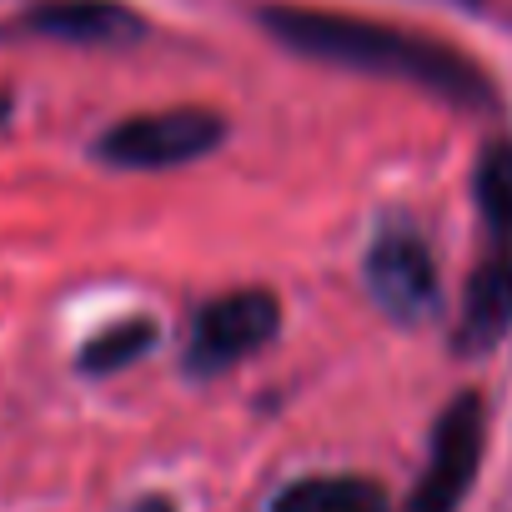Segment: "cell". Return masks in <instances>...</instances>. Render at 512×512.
<instances>
[{
  "mask_svg": "<svg viewBox=\"0 0 512 512\" xmlns=\"http://www.w3.org/2000/svg\"><path fill=\"white\" fill-rule=\"evenodd\" d=\"M256 21L272 31V41H282L287 51L307 61L402 81L467 111L492 106V81L482 76V66H472L457 46L432 41L422 31H402L387 21L347 16V11H312V6H262Z\"/></svg>",
  "mask_w": 512,
  "mask_h": 512,
  "instance_id": "6da1fadb",
  "label": "cell"
},
{
  "mask_svg": "<svg viewBox=\"0 0 512 512\" xmlns=\"http://www.w3.org/2000/svg\"><path fill=\"white\" fill-rule=\"evenodd\" d=\"M226 141V121L206 106H171V111H141L116 126H106L91 141V156L116 171H171L211 156Z\"/></svg>",
  "mask_w": 512,
  "mask_h": 512,
  "instance_id": "7a4b0ae2",
  "label": "cell"
},
{
  "mask_svg": "<svg viewBox=\"0 0 512 512\" xmlns=\"http://www.w3.org/2000/svg\"><path fill=\"white\" fill-rule=\"evenodd\" d=\"M282 332V302L267 287H236L211 297L186 332V372L191 377H216L251 352H262Z\"/></svg>",
  "mask_w": 512,
  "mask_h": 512,
  "instance_id": "3957f363",
  "label": "cell"
},
{
  "mask_svg": "<svg viewBox=\"0 0 512 512\" xmlns=\"http://www.w3.org/2000/svg\"><path fill=\"white\" fill-rule=\"evenodd\" d=\"M482 447H487V407L477 392H457L432 422V447L402 512H457L482 467Z\"/></svg>",
  "mask_w": 512,
  "mask_h": 512,
  "instance_id": "277c9868",
  "label": "cell"
},
{
  "mask_svg": "<svg viewBox=\"0 0 512 512\" xmlns=\"http://www.w3.org/2000/svg\"><path fill=\"white\" fill-rule=\"evenodd\" d=\"M367 292L392 322H422L437 307V262L417 231L387 226L367 251Z\"/></svg>",
  "mask_w": 512,
  "mask_h": 512,
  "instance_id": "5b68a950",
  "label": "cell"
},
{
  "mask_svg": "<svg viewBox=\"0 0 512 512\" xmlns=\"http://www.w3.org/2000/svg\"><path fill=\"white\" fill-rule=\"evenodd\" d=\"M16 26L61 46H131L146 36L141 11H131L126 0H36Z\"/></svg>",
  "mask_w": 512,
  "mask_h": 512,
  "instance_id": "8992f818",
  "label": "cell"
},
{
  "mask_svg": "<svg viewBox=\"0 0 512 512\" xmlns=\"http://www.w3.org/2000/svg\"><path fill=\"white\" fill-rule=\"evenodd\" d=\"M507 327H512V236H492L487 256L472 267V282L462 292L457 347L487 352L492 342H502Z\"/></svg>",
  "mask_w": 512,
  "mask_h": 512,
  "instance_id": "52a82bcc",
  "label": "cell"
},
{
  "mask_svg": "<svg viewBox=\"0 0 512 512\" xmlns=\"http://www.w3.org/2000/svg\"><path fill=\"white\" fill-rule=\"evenodd\" d=\"M392 497L372 477L332 472V477H297L272 497V512H387Z\"/></svg>",
  "mask_w": 512,
  "mask_h": 512,
  "instance_id": "ba28073f",
  "label": "cell"
},
{
  "mask_svg": "<svg viewBox=\"0 0 512 512\" xmlns=\"http://www.w3.org/2000/svg\"><path fill=\"white\" fill-rule=\"evenodd\" d=\"M151 347H156V322H151V317H126V322L101 327V332L76 352V367H81L86 377H111V372L141 362Z\"/></svg>",
  "mask_w": 512,
  "mask_h": 512,
  "instance_id": "9c48e42d",
  "label": "cell"
},
{
  "mask_svg": "<svg viewBox=\"0 0 512 512\" xmlns=\"http://www.w3.org/2000/svg\"><path fill=\"white\" fill-rule=\"evenodd\" d=\"M472 196L492 236H512V141H487L472 171Z\"/></svg>",
  "mask_w": 512,
  "mask_h": 512,
  "instance_id": "30bf717a",
  "label": "cell"
},
{
  "mask_svg": "<svg viewBox=\"0 0 512 512\" xmlns=\"http://www.w3.org/2000/svg\"><path fill=\"white\" fill-rule=\"evenodd\" d=\"M136 512H176L166 497H146V502H136Z\"/></svg>",
  "mask_w": 512,
  "mask_h": 512,
  "instance_id": "8fae6325",
  "label": "cell"
},
{
  "mask_svg": "<svg viewBox=\"0 0 512 512\" xmlns=\"http://www.w3.org/2000/svg\"><path fill=\"white\" fill-rule=\"evenodd\" d=\"M11 111H16V101H11V91H0V126L11 121Z\"/></svg>",
  "mask_w": 512,
  "mask_h": 512,
  "instance_id": "7c38bea8",
  "label": "cell"
}]
</instances>
